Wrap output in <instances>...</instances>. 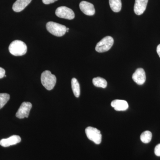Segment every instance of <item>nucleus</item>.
Here are the masks:
<instances>
[{
  "label": "nucleus",
  "instance_id": "1",
  "mask_svg": "<svg viewBox=\"0 0 160 160\" xmlns=\"http://www.w3.org/2000/svg\"><path fill=\"white\" fill-rule=\"evenodd\" d=\"M9 49L10 53L15 56H21L26 54L27 47L26 44L22 41L15 40L10 44Z\"/></svg>",
  "mask_w": 160,
  "mask_h": 160
},
{
  "label": "nucleus",
  "instance_id": "2",
  "mask_svg": "<svg viewBox=\"0 0 160 160\" xmlns=\"http://www.w3.org/2000/svg\"><path fill=\"white\" fill-rule=\"evenodd\" d=\"M41 82L44 87L48 90L53 89L57 82V78L51 72L46 70L43 72L41 75Z\"/></svg>",
  "mask_w": 160,
  "mask_h": 160
},
{
  "label": "nucleus",
  "instance_id": "3",
  "mask_svg": "<svg viewBox=\"0 0 160 160\" xmlns=\"http://www.w3.org/2000/svg\"><path fill=\"white\" fill-rule=\"evenodd\" d=\"M46 26L47 30L55 36H63L67 32L66 26L54 22H49L46 24Z\"/></svg>",
  "mask_w": 160,
  "mask_h": 160
},
{
  "label": "nucleus",
  "instance_id": "4",
  "mask_svg": "<svg viewBox=\"0 0 160 160\" xmlns=\"http://www.w3.org/2000/svg\"><path fill=\"white\" fill-rule=\"evenodd\" d=\"M114 43V40L111 36H106L102 39L96 46L95 50L98 52H104L111 49Z\"/></svg>",
  "mask_w": 160,
  "mask_h": 160
},
{
  "label": "nucleus",
  "instance_id": "5",
  "mask_svg": "<svg viewBox=\"0 0 160 160\" xmlns=\"http://www.w3.org/2000/svg\"><path fill=\"white\" fill-rule=\"evenodd\" d=\"M85 132L86 136L89 140L94 142L97 145L101 144L102 140V135L100 130L97 128L89 126L86 128Z\"/></svg>",
  "mask_w": 160,
  "mask_h": 160
},
{
  "label": "nucleus",
  "instance_id": "6",
  "mask_svg": "<svg viewBox=\"0 0 160 160\" xmlns=\"http://www.w3.org/2000/svg\"><path fill=\"white\" fill-rule=\"evenodd\" d=\"M55 14L58 17L68 20H72L75 18L74 12L66 6H61L57 9Z\"/></svg>",
  "mask_w": 160,
  "mask_h": 160
},
{
  "label": "nucleus",
  "instance_id": "7",
  "mask_svg": "<svg viewBox=\"0 0 160 160\" xmlns=\"http://www.w3.org/2000/svg\"><path fill=\"white\" fill-rule=\"evenodd\" d=\"M32 107V105L31 103L29 102H24L22 103L18 110L16 116L19 119L28 118Z\"/></svg>",
  "mask_w": 160,
  "mask_h": 160
},
{
  "label": "nucleus",
  "instance_id": "8",
  "mask_svg": "<svg viewBox=\"0 0 160 160\" xmlns=\"http://www.w3.org/2000/svg\"><path fill=\"white\" fill-rule=\"evenodd\" d=\"M132 78L138 85H143L146 81V74L145 70L142 68L137 69L132 75Z\"/></svg>",
  "mask_w": 160,
  "mask_h": 160
},
{
  "label": "nucleus",
  "instance_id": "9",
  "mask_svg": "<svg viewBox=\"0 0 160 160\" xmlns=\"http://www.w3.org/2000/svg\"><path fill=\"white\" fill-rule=\"evenodd\" d=\"M79 7L81 11L86 15L92 16L95 13L94 6L88 2L82 1L80 3Z\"/></svg>",
  "mask_w": 160,
  "mask_h": 160
},
{
  "label": "nucleus",
  "instance_id": "10",
  "mask_svg": "<svg viewBox=\"0 0 160 160\" xmlns=\"http://www.w3.org/2000/svg\"><path fill=\"white\" fill-rule=\"evenodd\" d=\"M21 138L19 136L14 135L8 138L2 139L0 141V145L4 147H9L16 145L21 142Z\"/></svg>",
  "mask_w": 160,
  "mask_h": 160
},
{
  "label": "nucleus",
  "instance_id": "11",
  "mask_svg": "<svg viewBox=\"0 0 160 160\" xmlns=\"http://www.w3.org/2000/svg\"><path fill=\"white\" fill-rule=\"evenodd\" d=\"M148 0H135L134 11L135 14L141 15L144 13L147 7Z\"/></svg>",
  "mask_w": 160,
  "mask_h": 160
},
{
  "label": "nucleus",
  "instance_id": "12",
  "mask_svg": "<svg viewBox=\"0 0 160 160\" xmlns=\"http://www.w3.org/2000/svg\"><path fill=\"white\" fill-rule=\"evenodd\" d=\"M111 106L117 111H125L129 108L126 101L122 100H114L111 103Z\"/></svg>",
  "mask_w": 160,
  "mask_h": 160
},
{
  "label": "nucleus",
  "instance_id": "13",
  "mask_svg": "<svg viewBox=\"0 0 160 160\" xmlns=\"http://www.w3.org/2000/svg\"><path fill=\"white\" fill-rule=\"evenodd\" d=\"M32 0H17L12 6V9L16 12H20L24 10L31 2Z\"/></svg>",
  "mask_w": 160,
  "mask_h": 160
},
{
  "label": "nucleus",
  "instance_id": "14",
  "mask_svg": "<svg viewBox=\"0 0 160 160\" xmlns=\"http://www.w3.org/2000/svg\"><path fill=\"white\" fill-rule=\"evenodd\" d=\"M109 4L112 10L114 12L121 11L122 6L121 0H109Z\"/></svg>",
  "mask_w": 160,
  "mask_h": 160
},
{
  "label": "nucleus",
  "instance_id": "15",
  "mask_svg": "<svg viewBox=\"0 0 160 160\" xmlns=\"http://www.w3.org/2000/svg\"><path fill=\"white\" fill-rule=\"evenodd\" d=\"M71 86L72 89L75 96L76 98H78L80 95V85L77 79L75 78H73L72 79Z\"/></svg>",
  "mask_w": 160,
  "mask_h": 160
},
{
  "label": "nucleus",
  "instance_id": "16",
  "mask_svg": "<svg viewBox=\"0 0 160 160\" xmlns=\"http://www.w3.org/2000/svg\"><path fill=\"white\" fill-rule=\"evenodd\" d=\"M92 83L96 87L106 88L107 86V82L106 80L101 77L95 78L92 79Z\"/></svg>",
  "mask_w": 160,
  "mask_h": 160
},
{
  "label": "nucleus",
  "instance_id": "17",
  "mask_svg": "<svg viewBox=\"0 0 160 160\" xmlns=\"http://www.w3.org/2000/svg\"><path fill=\"white\" fill-rule=\"evenodd\" d=\"M152 134L151 132L146 131L144 132L141 134L140 138L141 141L144 143H149L151 141Z\"/></svg>",
  "mask_w": 160,
  "mask_h": 160
},
{
  "label": "nucleus",
  "instance_id": "18",
  "mask_svg": "<svg viewBox=\"0 0 160 160\" xmlns=\"http://www.w3.org/2000/svg\"><path fill=\"white\" fill-rule=\"evenodd\" d=\"M10 99V95L8 93H0V109L2 108Z\"/></svg>",
  "mask_w": 160,
  "mask_h": 160
},
{
  "label": "nucleus",
  "instance_id": "19",
  "mask_svg": "<svg viewBox=\"0 0 160 160\" xmlns=\"http://www.w3.org/2000/svg\"><path fill=\"white\" fill-rule=\"evenodd\" d=\"M154 153L156 155L160 157V144L156 146L154 149Z\"/></svg>",
  "mask_w": 160,
  "mask_h": 160
},
{
  "label": "nucleus",
  "instance_id": "20",
  "mask_svg": "<svg viewBox=\"0 0 160 160\" xmlns=\"http://www.w3.org/2000/svg\"><path fill=\"white\" fill-rule=\"evenodd\" d=\"M6 73V71L5 69H3L2 67H0V79L4 77Z\"/></svg>",
  "mask_w": 160,
  "mask_h": 160
},
{
  "label": "nucleus",
  "instance_id": "21",
  "mask_svg": "<svg viewBox=\"0 0 160 160\" xmlns=\"http://www.w3.org/2000/svg\"><path fill=\"white\" fill-rule=\"evenodd\" d=\"M44 4H46V5H48V4H51L57 1L58 0H42Z\"/></svg>",
  "mask_w": 160,
  "mask_h": 160
},
{
  "label": "nucleus",
  "instance_id": "22",
  "mask_svg": "<svg viewBox=\"0 0 160 160\" xmlns=\"http://www.w3.org/2000/svg\"><path fill=\"white\" fill-rule=\"evenodd\" d=\"M157 52L160 58V44L158 45L157 46Z\"/></svg>",
  "mask_w": 160,
  "mask_h": 160
},
{
  "label": "nucleus",
  "instance_id": "23",
  "mask_svg": "<svg viewBox=\"0 0 160 160\" xmlns=\"http://www.w3.org/2000/svg\"><path fill=\"white\" fill-rule=\"evenodd\" d=\"M66 30H67L66 32H69V28H67V29H66Z\"/></svg>",
  "mask_w": 160,
  "mask_h": 160
}]
</instances>
